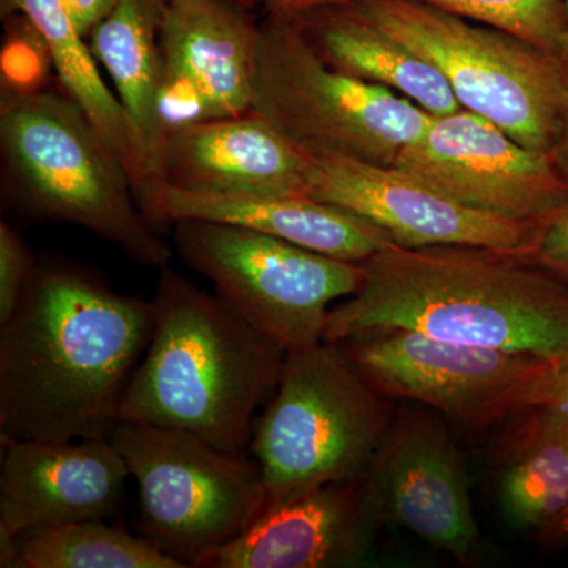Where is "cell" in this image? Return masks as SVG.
Masks as SVG:
<instances>
[{
    "mask_svg": "<svg viewBox=\"0 0 568 568\" xmlns=\"http://www.w3.org/2000/svg\"><path fill=\"white\" fill-rule=\"evenodd\" d=\"M394 166L467 207L517 222L545 226L568 204V181L552 152L526 148L463 108L433 115Z\"/></svg>",
    "mask_w": 568,
    "mask_h": 568,
    "instance_id": "obj_11",
    "label": "cell"
},
{
    "mask_svg": "<svg viewBox=\"0 0 568 568\" xmlns=\"http://www.w3.org/2000/svg\"><path fill=\"white\" fill-rule=\"evenodd\" d=\"M313 156L256 112L170 130L168 186L233 196H308Z\"/></svg>",
    "mask_w": 568,
    "mask_h": 568,
    "instance_id": "obj_17",
    "label": "cell"
},
{
    "mask_svg": "<svg viewBox=\"0 0 568 568\" xmlns=\"http://www.w3.org/2000/svg\"><path fill=\"white\" fill-rule=\"evenodd\" d=\"M564 3H566V10H567V36H566V47H564V52H562V61L566 62V65L568 69V0H564Z\"/></svg>",
    "mask_w": 568,
    "mask_h": 568,
    "instance_id": "obj_32",
    "label": "cell"
},
{
    "mask_svg": "<svg viewBox=\"0 0 568 568\" xmlns=\"http://www.w3.org/2000/svg\"><path fill=\"white\" fill-rule=\"evenodd\" d=\"M365 477L384 523L416 534L462 562L476 556L480 532L465 462L435 417H395Z\"/></svg>",
    "mask_w": 568,
    "mask_h": 568,
    "instance_id": "obj_15",
    "label": "cell"
},
{
    "mask_svg": "<svg viewBox=\"0 0 568 568\" xmlns=\"http://www.w3.org/2000/svg\"><path fill=\"white\" fill-rule=\"evenodd\" d=\"M152 338L115 420L182 429L250 454L256 413L274 396L286 351L220 295L160 268Z\"/></svg>",
    "mask_w": 568,
    "mask_h": 568,
    "instance_id": "obj_3",
    "label": "cell"
},
{
    "mask_svg": "<svg viewBox=\"0 0 568 568\" xmlns=\"http://www.w3.org/2000/svg\"><path fill=\"white\" fill-rule=\"evenodd\" d=\"M499 503L518 528L544 529L568 507V426L544 407L526 410L499 457Z\"/></svg>",
    "mask_w": 568,
    "mask_h": 568,
    "instance_id": "obj_21",
    "label": "cell"
},
{
    "mask_svg": "<svg viewBox=\"0 0 568 568\" xmlns=\"http://www.w3.org/2000/svg\"><path fill=\"white\" fill-rule=\"evenodd\" d=\"M552 155H555L556 163H558L560 171H562L568 181V118L562 138H560L558 148L555 149Z\"/></svg>",
    "mask_w": 568,
    "mask_h": 568,
    "instance_id": "obj_31",
    "label": "cell"
},
{
    "mask_svg": "<svg viewBox=\"0 0 568 568\" xmlns=\"http://www.w3.org/2000/svg\"><path fill=\"white\" fill-rule=\"evenodd\" d=\"M233 2L239 3V6L245 7V9H250V7H253L254 0H233Z\"/></svg>",
    "mask_w": 568,
    "mask_h": 568,
    "instance_id": "obj_33",
    "label": "cell"
},
{
    "mask_svg": "<svg viewBox=\"0 0 568 568\" xmlns=\"http://www.w3.org/2000/svg\"><path fill=\"white\" fill-rule=\"evenodd\" d=\"M466 20L491 26L562 58L567 36L564 0H418Z\"/></svg>",
    "mask_w": 568,
    "mask_h": 568,
    "instance_id": "obj_24",
    "label": "cell"
},
{
    "mask_svg": "<svg viewBox=\"0 0 568 568\" xmlns=\"http://www.w3.org/2000/svg\"><path fill=\"white\" fill-rule=\"evenodd\" d=\"M271 14L278 17H301L327 7L354 6L364 0H261Z\"/></svg>",
    "mask_w": 568,
    "mask_h": 568,
    "instance_id": "obj_28",
    "label": "cell"
},
{
    "mask_svg": "<svg viewBox=\"0 0 568 568\" xmlns=\"http://www.w3.org/2000/svg\"><path fill=\"white\" fill-rule=\"evenodd\" d=\"M253 112L312 156L394 166L433 115L406 97L328 67L291 17L257 33Z\"/></svg>",
    "mask_w": 568,
    "mask_h": 568,
    "instance_id": "obj_7",
    "label": "cell"
},
{
    "mask_svg": "<svg viewBox=\"0 0 568 568\" xmlns=\"http://www.w3.org/2000/svg\"><path fill=\"white\" fill-rule=\"evenodd\" d=\"M336 345L381 395L422 403L470 429L544 406L562 362L409 331L355 336Z\"/></svg>",
    "mask_w": 568,
    "mask_h": 568,
    "instance_id": "obj_10",
    "label": "cell"
},
{
    "mask_svg": "<svg viewBox=\"0 0 568 568\" xmlns=\"http://www.w3.org/2000/svg\"><path fill=\"white\" fill-rule=\"evenodd\" d=\"M291 18L316 54L339 73L406 97L432 115L462 108L435 65L354 6L327 7Z\"/></svg>",
    "mask_w": 568,
    "mask_h": 568,
    "instance_id": "obj_20",
    "label": "cell"
},
{
    "mask_svg": "<svg viewBox=\"0 0 568 568\" xmlns=\"http://www.w3.org/2000/svg\"><path fill=\"white\" fill-rule=\"evenodd\" d=\"M257 33L233 0H166L159 44L168 130L253 110Z\"/></svg>",
    "mask_w": 568,
    "mask_h": 568,
    "instance_id": "obj_13",
    "label": "cell"
},
{
    "mask_svg": "<svg viewBox=\"0 0 568 568\" xmlns=\"http://www.w3.org/2000/svg\"><path fill=\"white\" fill-rule=\"evenodd\" d=\"M384 519L366 477L335 481L267 507L196 568H335L364 560Z\"/></svg>",
    "mask_w": 568,
    "mask_h": 568,
    "instance_id": "obj_16",
    "label": "cell"
},
{
    "mask_svg": "<svg viewBox=\"0 0 568 568\" xmlns=\"http://www.w3.org/2000/svg\"><path fill=\"white\" fill-rule=\"evenodd\" d=\"M390 409L336 343L287 353L248 450L268 507L364 477L394 424Z\"/></svg>",
    "mask_w": 568,
    "mask_h": 568,
    "instance_id": "obj_5",
    "label": "cell"
},
{
    "mask_svg": "<svg viewBox=\"0 0 568 568\" xmlns=\"http://www.w3.org/2000/svg\"><path fill=\"white\" fill-rule=\"evenodd\" d=\"M174 244L216 295L287 353L324 342L332 304L364 282V265L231 224L183 220Z\"/></svg>",
    "mask_w": 568,
    "mask_h": 568,
    "instance_id": "obj_9",
    "label": "cell"
},
{
    "mask_svg": "<svg viewBox=\"0 0 568 568\" xmlns=\"http://www.w3.org/2000/svg\"><path fill=\"white\" fill-rule=\"evenodd\" d=\"M308 196L379 227L395 245L473 246L534 257L541 224L467 207L396 166L313 156Z\"/></svg>",
    "mask_w": 568,
    "mask_h": 568,
    "instance_id": "obj_12",
    "label": "cell"
},
{
    "mask_svg": "<svg viewBox=\"0 0 568 568\" xmlns=\"http://www.w3.org/2000/svg\"><path fill=\"white\" fill-rule=\"evenodd\" d=\"M354 7L435 65L463 110L534 151L558 148L568 118V69L560 55L418 0Z\"/></svg>",
    "mask_w": 568,
    "mask_h": 568,
    "instance_id": "obj_6",
    "label": "cell"
},
{
    "mask_svg": "<svg viewBox=\"0 0 568 568\" xmlns=\"http://www.w3.org/2000/svg\"><path fill=\"white\" fill-rule=\"evenodd\" d=\"M166 0H115L93 28L89 47L114 84L130 141L134 196L159 231L166 190L168 130L162 114V58L159 29Z\"/></svg>",
    "mask_w": 568,
    "mask_h": 568,
    "instance_id": "obj_18",
    "label": "cell"
},
{
    "mask_svg": "<svg viewBox=\"0 0 568 568\" xmlns=\"http://www.w3.org/2000/svg\"><path fill=\"white\" fill-rule=\"evenodd\" d=\"M115 0H62L71 21L84 37L91 36L93 28L110 13Z\"/></svg>",
    "mask_w": 568,
    "mask_h": 568,
    "instance_id": "obj_27",
    "label": "cell"
},
{
    "mask_svg": "<svg viewBox=\"0 0 568 568\" xmlns=\"http://www.w3.org/2000/svg\"><path fill=\"white\" fill-rule=\"evenodd\" d=\"M36 264L22 235L10 223H0V324H6L20 304Z\"/></svg>",
    "mask_w": 568,
    "mask_h": 568,
    "instance_id": "obj_25",
    "label": "cell"
},
{
    "mask_svg": "<svg viewBox=\"0 0 568 568\" xmlns=\"http://www.w3.org/2000/svg\"><path fill=\"white\" fill-rule=\"evenodd\" d=\"M3 9L20 13L40 33L63 91L85 112L132 179L133 152L121 103L100 74L99 62L71 21L62 0H2Z\"/></svg>",
    "mask_w": 568,
    "mask_h": 568,
    "instance_id": "obj_22",
    "label": "cell"
},
{
    "mask_svg": "<svg viewBox=\"0 0 568 568\" xmlns=\"http://www.w3.org/2000/svg\"><path fill=\"white\" fill-rule=\"evenodd\" d=\"M362 265L364 282L332 308L324 342L409 331L555 362L568 354V282L534 257L392 244Z\"/></svg>",
    "mask_w": 568,
    "mask_h": 568,
    "instance_id": "obj_2",
    "label": "cell"
},
{
    "mask_svg": "<svg viewBox=\"0 0 568 568\" xmlns=\"http://www.w3.org/2000/svg\"><path fill=\"white\" fill-rule=\"evenodd\" d=\"M183 220L245 227L349 263H364L394 244L375 224L310 196H233L166 186L163 226Z\"/></svg>",
    "mask_w": 568,
    "mask_h": 568,
    "instance_id": "obj_19",
    "label": "cell"
},
{
    "mask_svg": "<svg viewBox=\"0 0 568 568\" xmlns=\"http://www.w3.org/2000/svg\"><path fill=\"white\" fill-rule=\"evenodd\" d=\"M110 440L140 495V534L186 567L231 544L267 510L260 465L182 429L118 422Z\"/></svg>",
    "mask_w": 568,
    "mask_h": 568,
    "instance_id": "obj_8",
    "label": "cell"
},
{
    "mask_svg": "<svg viewBox=\"0 0 568 568\" xmlns=\"http://www.w3.org/2000/svg\"><path fill=\"white\" fill-rule=\"evenodd\" d=\"M0 142L29 215L85 227L142 265L170 263L173 248L142 213L129 171L67 93L7 95Z\"/></svg>",
    "mask_w": 568,
    "mask_h": 568,
    "instance_id": "obj_4",
    "label": "cell"
},
{
    "mask_svg": "<svg viewBox=\"0 0 568 568\" xmlns=\"http://www.w3.org/2000/svg\"><path fill=\"white\" fill-rule=\"evenodd\" d=\"M0 567L17 568L29 530L108 519L125 497L130 470L110 437L2 440Z\"/></svg>",
    "mask_w": 568,
    "mask_h": 568,
    "instance_id": "obj_14",
    "label": "cell"
},
{
    "mask_svg": "<svg viewBox=\"0 0 568 568\" xmlns=\"http://www.w3.org/2000/svg\"><path fill=\"white\" fill-rule=\"evenodd\" d=\"M17 568H189L149 538L106 519L29 530L18 538Z\"/></svg>",
    "mask_w": 568,
    "mask_h": 568,
    "instance_id": "obj_23",
    "label": "cell"
},
{
    "mask_svg": "<svg viewBox=\"0 0 568 568\" xmlns=\"http://www.w3.org/2000/svg\"><path fill=\"white\" fill-rule=\"evenodd\" d=\"M534 260L568 282V204L541 227Z\"/></svg>",
    "mask_w": 568,
    "mask_h": 568,
    "instance_id": "obj_26",
    "label": "cell"
},
{
    "mask_svg": "<svg viewBox=\"0 0 568 568\" xmlns=\"http://www.w3.org/2000/svg\"><path fill=\"white\" fill-rule=\"evenodd\" d=\"M541 407L568 426V354L560 362L558 373Z\"/></svg>",
    "mask_w": 568,
    "mask_h": 568,
    "instance_id": "obj_29",
    "label": "cell"
},
{
    "mask_svg": "<svg viewBox=\"0 0 568 568\" xmlns=\"http://www.w3.org/2000/svg\"><path fill=\"white\" fill-rule=\"evenodd\" d=\"M541 540L548 545L567 544L568 541V507L558 518L552 519L548 526L538 530Z\"/></svg>",
    "mask_w": 568,
    "mask_h": 568,
    "instance_id": "obj_30",
    "label": "cell"
},
{
    "mask_svg": "<svg viewBox=\"0 0 568 568\" xmlns=\"http://www.w3.org/2000/svg\"><path fill=\"white\" fill-rule=\"evenodd\" d=\"M153 325L152 301L115 293L80 264L37 257L0 324V440L110 437Z\"/></svg>",
    "mask_w": 568,
    "mask_h": 568,
    "instance_id": "obj_1",
    "label": "cell"
}]
</instances>
